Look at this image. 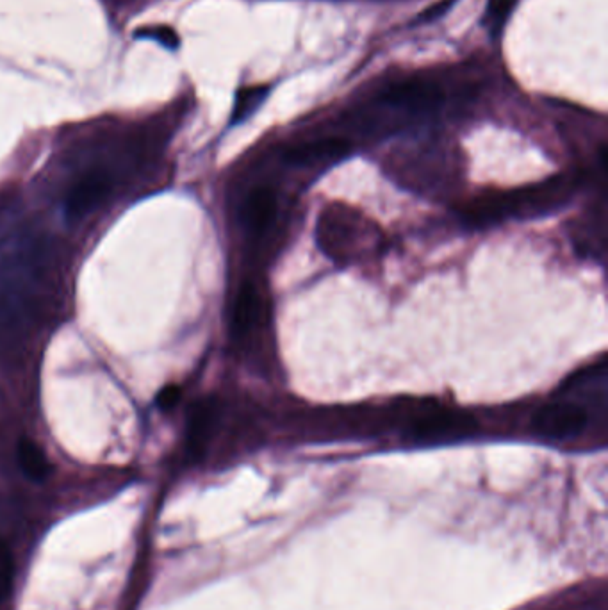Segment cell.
Wrapping results in <instances>:
<instances>
[{"label":"cell","instance_id":"1","mask_svg":"<svg viewBox=\"0 0 608 610\" xmlns=\"http://www.w3.org/2000/svg\"><path fill=\"white\" fill-rule=\"evenodd\" d=\"M316 240L321 252L341 266L375 259L386 247L380 225L359 207L343 202H330L321 209Z\"/></svg>","mask_w":608,"mask_h":610},{"label":"cell","instance_id":"2","mask_svg":"<svg viewBox=\"0 0 608 610\" xmlns=\"http://www.w3.org/2000/svg\"><path fill=\"white\" fill-rule=\"evenodd\" d=\"M576 181L559 175L516 191H491L473 198L464 207V220L477 227L502 222L512 216L528 218L550 213L573 197Z\"/></svg>","mask_w":608,"mask_h":610},{"label":"cell","instance_id":"3","mask_svg":"<svg viewBox=\"0 0 608 610\" xmlns=\"http://www.w3.org/2000/svg\"><path fill=\"white\" fill-rule=\"evenodd\" d=\"M403 427L418 441H444L466 437L477 430V420L459 409L441 405H416L409 407Z\"/></svg>","mask_w":608,"mask_h":610},{"label":"cell","instance_id":"4","mask_svg":"<svg viewBox=\"0 0 608 610\" xmlns=\"http://www.w3.org/2000/svg\"><path fill=\"white\" fill-rule=\"evenodd\" d=\"M589 423V414L582 405L573 402H551L535 413L532 429L546 439H571L580 436Z\"/></svg>","mask_w":608,"mask_h":610},{"label":"cell","instance_id":"5","mask_svg":"<svg viewBox=\"0 0 608 610\" xmlns=\"http://www.w3.org/2000/svg\"><path fill=\"white\" fill-rule=\"evenodd\" d=\"M270 322V302L254 282H245L239 289L232 309V336L243 341L252 338Z\"/></svg>","mask_w":608,"mask_h":610},{"label":"cell","instance_id":"6","mask_svg":"<svg viewBox=\"0 0 608 610\" xmlns=\"http://www.w3.org/2000/svg\"><path fill=\"white\" fill-rule=\"evenodd\" d=\"M220 420V402L214 396H206L193 405L189 413L188 432H186V446L191 459H202L206 454L207 446L211 443L214 430Z\"/></svg>","mask_w":608,"mask_h":610},{"label":"cell","instance_id":"7","mask_svg":"<svg viewBox=\"0 0 608 610\" xmlns=\"http://www.w3.org/2000/svg\"><path fill=\"white\" fill-rule=\"evenodd\" d=\"M279 216V195L272 186H255L248 191L247 198L241 207V220L247 231L255 236H263L272 229Z\"/></svg>","mask_w":608,"mask_h":610},{"label":"cell","instance_id":"8","mask_svg":"<svg viewBox=\"0 0 608 610\" xmlns=\"http://www.w3.org/2000/svg\"><path fill=\"white\" fill-rule=\"evenodd\" d=\"M352 150V145L343 138H325V140L309 141L286 150V161L289 165L305 170H321L325 166L336 163Z\"/></svg>","mask_w":608,"mask_h":610},{"label":"cell","instance_id":"9","mask_svg":"<svg viewBox=\"0 0 608 610\" xmlns=\"http://www.w3.org/2000/svg\"><path fill=\"white\" fill-rule=\"evenodd\" d=\"M111 190V181L104 172H90L75 184L66 198V215L68 218H81L88 215Z\"/></svg>","mask_w":608,"mask_h":610},{"label":"cell","instance_id":"10","mask_svg":"<svg viewBox=\"0 0 608 610\" xmlns=\"http://www.w3.org/2000/svg\"><path fill=\"white\" fill-rule=\"evenodd\" d=\"M18 462L25 475L31 480L47 479L50 473V464L42 448L31 439H22L18 445Z\"/></svg>","mask_w":608,"mask_h":610},{"label":"cell","instance_id":"11","mask_svg":"<svg viewBox=\"0 0 608 610\" xmlns=\"http://www.w3.org/2000/svg\"><path fill=\"white\" fill-rule=\"evenodd\" d=\"M266 95H268L266 86H252V88H243L239 91L234 113H232V124L245 120L263 102Z\"/></svg>","mask_w":608,"mask_h":610},{"label":"cell","instance_id":"12","mask_svg":"<svg viewBox=\"0 0 608 610\" xmlns=\"http://www.w3.org/2000/svg\"><path fill=\"white\" fill-rule=\"evenodd\" d=\"M138 38H148L154 42L161 43L166 49H177L181 45L179 34L168 25H159V27H150V29H141L136 33Z\"/></svg>","mask_w":608,"mask_h":610},{"label":"cell","instance_id":"13","mask_svg":"<svg viewBox=\"0 0 608 610\" xmlns=\"http://www.w3.org/2000/svg\"><path fill=\"white\" fill-rule=\"evenodd\" d=\"M13 555L9 550L8 545L4 541H0V603L8 598L11 591V582H13Z\"/></svg>","mask_w":608,"mask_h":610},{"label":"cell","instance_id":"14","mask_svg":"<svg viewBox=\"0 0 608 610\" xmlns=\"http://www.w3.org/2000/svg\"><path fill=\"white\" fill-rule=\"evenodd\" d=\"M512 6H514V0H489L487 11H485V22L493 29L500 27L509 17Z\"/></svg>","mask_w":608,"mask_h":610},{"label":"cell","instance_id":"15","mask_svg":"<svg viewBox=\"0 0 608 610\" xmlns=\"http://www.w3.org/2000/svg\"><path fill=\"white\" fill-rule=\"evenodd\" d=\"M455 0H439L436 4H432L430 8L421 11L420 17L414 22V24H430V22H436L437 18L444 17L450 9L453 8Z\"/></svg>","mask_w":608,"mask_h":610},{"label":"cell","instance_id":"16","mask_svg":"<svg viewBox=\"0 0 608 610\" xmlns=\"http://www.w3.org/2000/svg\"><path fill=\"white\" fill-rule=\"evenodd\" d=\"M179 400H181V388L175 386V384H170V386H165L159 391L157 407L163 409V411H170L175 405L179 404Z\"/></svg>","mask_w":608,"mask_h":610}]
</instances>
